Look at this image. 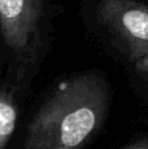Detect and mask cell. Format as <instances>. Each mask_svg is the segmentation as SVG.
Listing matches in <instances>:
<instances>
[{
  "instance_id": "obj_1",
  "label": "cell",
  "mask_w": 148,
  "mask_h": 149,
  "mask_svg": "<svg viewBox=\"0 0 148 149\" xmlns=\"http://www.w3.org/2000/svg\"><path fill=\"white\" fill-rule=\"evenodd\" d=\"M109 102V88L98 73L64 80L31 119L24 149H84L104 123Z\"/></svg>"
},
{
  "instance_id": "obj_2",
  "label": "cell",
  "mask_w": 148,
  "mask_h": 149,
  "mask_svg": "<svg viewBox=\"0 0 148 149\" xmlns=\"http://www.w3.org/2000/svg\"><path fill=\"white\" fill-rule=\"evenodd\" d=\"M42 0H0V33L21 68L33 67L42 46Z\"/></svg>"
},
{
  "instance_id": "obj_3",
  "label": "cell",
  "mask_w": 148,
  "mask_h": 149,
  "mask_svg": "<svg viewBox=\"0 0 148 149\" xmlns=\"http://www.w3.org/2000/svg\"><path fill=\"white\" fill-rule=\"evenodd\" d=\"M100 22L119 42L130 63L148 52V5L135 0H98Z\"/></svg>"
},
{
  "instance_id": "obj_4",
  "label": "cell",
  "mask_w": 148,
  "mask_h": 149,
  "mask_svg": "<svg viewBox=\"0 0 148 149\" xmlns=\"http://www.w3.org/2000/svg\"><path fill=\"white\" fill-rule=\"evenodd\" d=\"M17 123V105L13 95L0 92V149H4L12 137Z\"/></svg>"
},
{
  "instance_id": "obj_5",
  "label": "cell",
  "mask_w": 148,
  "mask_h": 149,
  "mask_svg": "<svg viewBox=\"0 0 148 149\" xmlns=\"http://www.w3.org/2000/svg\"><path fill=\"white\" fill-rule=\"evenodd\" d=\"M133 67L135 73L146 82V85L148 86V52L143 58H140L135 63H133Z\"/></svg>"
},
{
  "instance_id": "obj_6",
  "label": "cell",
  "mask_w": 148,
  "mask_h": 149,
  "mask_svg": "<svg viewBox=\"0 0 148 149\" xmlns=\"http://www.w3.org/2000/svg\"><path fill=\"white\" fill-rule=\"evenodd\" d=\"M130 149H148V144H143V145H136L134 148H130Z\"/></svg>"
}]
</instances>
